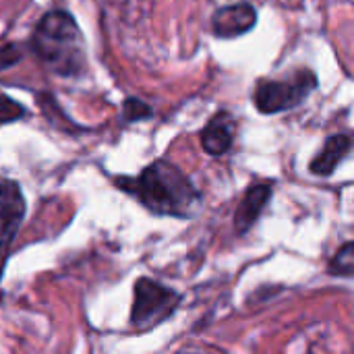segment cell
<instances>
[{
	"label": "cell",
	"instance_id": "6da1fadb",
	"mask_svg": "<svg viewBox=\"0 0 354 354\" xmlns=\"http://www.w3.org/2000/svg\"><path fill=\"white\" fill-rule=\"evenodd\" d=\"M122 191L133 193L151 214L189 220L203 201V195L176 164L168 160L151 162L137 178H116Z\"/></svg>",
	"mask_w": 354,
	"mask_h": 354
},
{
	"label": "cell",
	"instance_id": "7a4b0ae2",
	"mask_svg": "<svg viewBox=\"0 0 354 354\" xmlns=\"http://www.w3.org/2000/svg\"><path fill=\"white\" fill-rule=\"evenodd\" d=\"M35 58L58 77H77L85 71V44L81 29L66 10L46 12L29 41Z\"/></svg>",
	"mask_w": 354,
	"mask_h": 354
},
{
	"label": "cell",
	"instance_id": "3957f363",
	"mask_svg": "<svg viewBox=\"0 0 354 354\" xmlns=\"http://www.w3.org/2000/svg\"><path fill=\"white\" fill-rule=\"evenodd\" d=\"M317 89V77L309 68L295 71L288 79L261 81L255 87L253 102L261 114H280L301 106Z\"/></svg>",
	"mask_w": 354,
	"mask_h": 354
},
{
	"label": "cell",
	"instance_id": "277c9868",
	"mask_svg": "<svg viewBox=\"0 0 354 354\" xmlns=\"http://www.w3.org/2000/svg\"><path fill=\"white\" fill-rule=\"evenodd\" d=\"M180 295L172 288L151 280L139 278L133 290V307H131V326L139 332L151 330L164 324L178 307Z\"/></svg>",
	"mask_w": 354,
	"mask_h": 354
},
{
	"label": "cell",
	"instance_id": "5b68a950",
	"mask_svg": "<svg viewBox=\"0 0 354 354\" xmlns=\"http://www.w3.org/2000/svg\"><path fill=\"white\" fill-rule=\"evenodd\" d=\"M27 205L17 180L0 176V280L8 261L10 247L23 224Z\"/></svg>",
	"mask_w": 354,
	"mask_h": 354
},
{
	"label": "cell",
	"instance_id": "8992f818",
	"mask_svg": "<svg viewBox=\"0 0 354 354\" xmlns=\"http://www.w3.org/2000/svg\"><path fill=\"white\" fill-rule=\"evenodd\" d=\"M257 23V10L249 2L220 6L212 17V31L220 39H234L249 33Z\"/></svg>",
	"mask_w": 354,
	"mask_h": 354
},
{
	"label": "cell",
	"instance_id": "52a82bcc",
	"mask_svg": "<svg viewBox=\"0 0 354 354\" xmlns=\"http://www.w3.org/2000/svg\"><path fill=\"white\" fill-rule=\"evenodd\" d=\"M272 195H274V185L272 183H255L245 191V195H243V199H241V203L236 207V214H234V230H236V234L243 236L255 226L259 216L266 212Z\"/></svg>",
	"mask_w": 354,
	"mask_h": 354
},
{
	"label": "cell",
	"instance_id": "ba28073f",
	"mask_svg": "<svg viewBox=\"0 0 354 354\" xmlns=\"http://www.w3.org/2000/svg\"><path fill=\"white\" fill-rule=\"evenodd\" d=\"M353 149V139L346 133H338L326 139L324 147L317 151V156L311 160L309 170L315 176H332L334 170L338 168V164L344 162V158L351 153Z\"/></svg>",
	"mask_w": 354,
	"mask_h": 354
},
{
	"label": "cell",
	"instance_id": "9c48e42d",
	"mask_svg": "<svg viewBox=\"0 0 354 354\" xmlns=\"http://www.w3.org/2000/svg\"><path fill=\"white\" fill-rule=\"evenodd\" d=\"M232 143H234V118L228 112H218L201 131V145L209 156L220 158L230 151Z\"/></svg>",
	"mask_w": 354,
	"mask_h": 354
},
{
	"label": "cell",
	"instance_id": "30bf717a",
	"mask_svg": "<svg viewBox=\"0 0 354 354\" xmlns=\"http://www.w3.org/2000/svg\"><path fill=\"white\" fill-rule=\"evenodd\" d=\"M328 274L338 278H353L354 274V243L346 241L328 263Z\"/></svg>",
	"mask_w": 354,
	"mask_h": 354
},
{
	"label": "cell",
	"instance_id": "8fae6325",
	"mask_svg": "<svg viewBox=\"0 0 354 354\" xmlns=\"http://www.w3.org/2000/svg\"><path fill=\"white\" fill-rule=\"evenodd\" d=\"M153 116V110L149 104H145L143 100L139 97H127L124 104H122V122L129 124V122H139V120H145V118H151Z\"/></svg>",
	"mask_w": 354,
	"mask_h": 354
},
{
	"label": "cell",
	"instance_id": "7c38bea8",
	"mask_svg": "<svg viewBox=\"0 0 354 354\" xmlns=\"http://www.w3.org/2000/svg\"><path fill=\"white\" fill-rule=\"evenodd\" d=\"M25 114H27V110L17 100H12L6 93H0V124L15 122V120L23 118Z\"/></svg>",
	"mask_w": 354,
	"mask_h": 354
},
{
	"label": "cell",
	"instance_id": "4fadbf2b",
	"mask_svg": "<svg viewBox=\"0 0 354 354\" xmlns=\"http://www.w3.org/2000/svg\"><path fill=\"white\" fill-rule=\"evenodd\" d=\"M23 58V48L19 44H4L0 46V68H10L19 64Z\"/></svg>",
	"mask_w": 354,
	"mask_h": 354
}]
</instances>
